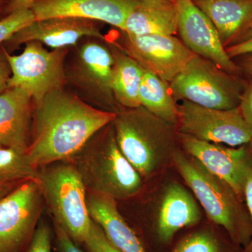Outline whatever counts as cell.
Wrapping results in <instances>:
<instances>
[{"label":"cell","mask_w":252,"mask_h":252,"mask_svg":"<svg viewBox=\"0 0 252 252\" xmlns=\"http://www.w3.org/2000/svg\"><path fill=\"white\" fill-rule=\"evenodd\" d=\"M201 218L195 198L177 182L167 186L162 195L157 220V235L162 243H168L182 228L193 226Z\"/></svg>","instance_id":"ac0fdd59"},{"label":"cell","mask_w":252,"mask_h":252,"mask_svg":"<svg viewBox=\"0 0 252 252\" xmlns=\"http://www.w3.org/2000/svg\"><path fill=\"white\" fill-rule=\"evenodd\" d=\"M179 11L177 33L191 52L215 63L225 72L243 76L227 54L216 28L192 0H175Z\"/></svg>","instance_id":"7c38bea8"},{"label":"cell","mask_w":252,"mask_h":252,"mask_svg":"<svg viewBox=\"0 0 252 252\" xmlns=\"http://www.w3.org/2000/svg\"><path fill=\"white\" fill-rule=\"evenodd\" d=\"M89 215L103 230L109 241L121 252H148L133 228L118 208L115 199L87 191Z\"/></svg>","instance_id":"e0dca14e"},{"label":"cell","mask_w":252,"mask_h":252,"mask_svg":"<svg viewBox=\"0 0 252 252\" xmlns=\"http://www.w3.org/2000/svg\"><path fill=\"white\" fill-rule=\"evenodd\" d=\"M250 147H251V148L252 149V142H250Z\"/></svg>","instance_id":"74e56055"},{"label":"cell","mask_w":252,"mask_h":252,"mask_svg":"<svg viewBox=\"0 0 252 252\" xmlns=\"http://www.w3.org/2000/svg\"><path fill=\"white\" fill-rule=\"evenodd\" d=\"M67 160L79 172L87 191L118 201L137 196L143 188V179L118 146L112 123Z\"/></svg>","instance_id":"3957f363"},{"label":"cell","mask_w":252,"mask_h":252,"mask_svg":"<svg viewBox=\"0 0 252 252\" xmlns=\"http://www.w3.org/2000/svg\"><path fill=\"white\" fill-rule=\"evenodd\" d=\"M123 32V31H122ZM124 33L119 47L145 70L170 83L195 56L175 35L133 36Z\"/></svg>","instance_id":"8fae6325"},{"label":"cell","mask_w":252,"mask_h":252,"mask_svg":"<svg viewBox=\"0 0 252 252\" xmlns=\"http://www.w3.org/2000/svg\"><path fill=\"white\" fill-rule=\"evenodd\" d=\"M34 1L35 0H9L6 6V16L16 11L29 9Z\"/></svg>","instance_id":"1f68e13d"},{"label":"cell","mask_w":252,"mask_h":252,"mask_svg":"<svg viewBox=\"0 0 252 252\" xmlns=\"http://www.w3.org/2000/svg\"><path fill=\"white\" fill-rule=\"evenodd\" d=\"M9 0H0V21L6 17V10Z\"/></svg>","instance_id":"d590c367"},{"label":"cell","mask_w":252,"mask_h":252,"mask_svg":"<svg viewBox=\"0 0 252 252\" xmlns=\"http://www.w3.org/2000/svg\"><path fill=\"white\" fill-rule=\"evenodd\" d=\"M116 117L117 113L91 105L64 87L51 91L34 103L28 160L37 170L69 160Z\"/></svg>","instance_id":"6da1fadb"},{"label":"cell","mask_w":252,"mask_h":252,"mask_svg":"<svg viewBox=\"0 0 252 252\" xmlns=\"http://www.w3.org/2000/svg\"><path fill=\"white\" fill-rule=\"evenodd\" d=\"M179 11L175 0H140L126 22L129 35H175Z\"/></svg>","instance_id":"ffe728a7"},{"label":"cell","mask_w":252,"mask_h":252,"mask_svg":"<svg viewBox=\"0 0 252 252\" xmlns=\"http://www.w3.org/2000/svg\"><path fill=\"white\" fill-rule=\"evenodd\" d=\"M44 205L38 179L24 181L0 199V252H21L28 246Z\"/></svg>","instance_id":"ba28073f"},{"label":"cell","mask_w":252,"mask_h":252,"mask_svg":"<svg viewBox=\"0 0 252 252\" xmlns=\"http://www.w3.org/2000/svg\"><path fill=\"white\" fill-rule=\"evenodd\" d=\"M35 20L31 9L22 10L8 15L0 21V47L16 32Z\"/></svg>","instance_id":"d4e9b609"},{"label":"cell","mask_w":252,"mask_h":252,"mask_svg":"<svg viewBox=\"0 0 252 252\" xmlns=\"http://www.w3.org/2000/svg\"><path fill=\"white\" fill-rule=\"evenodd\" d=\"M101 22L84 18L56 17L34 20L21 28L4 44L5 49L14 51L21 44L38 41L53 49L76 45L84 37L103 38Z\"/></svg>","instance_id":"5bb4252c"},{"label":"cell","mask_w":252,"mask_h":252,"mask_svg":"<svg viewBox=\"0 0 252 252\" xmlns=\"http://www.w3.org/2000/svg\"><path fill=\"white\" fill-rule=\"evenodd\" d=\"M34 102L17 88L0 94V148L27 153L31 145Z\"/></svg>","instance_id":"2e32d148"},{"label":"cell","mask_w":252,"mask_h":252,"mask_svg":"<svg viewBox=\"0 0 252 252\" xmlns=\"http://www.w3.org/2000/svg\"><path fill=\"white\" fill-rule=\"evenodd\" d=\"M54 228L41 218L31 242L21 252H53Z\"/></svg>","instance_id":"484cf974"},{"label":"cell","mask_w":252,"mask_h":252,"mask_svg":"<svg viewBox=\"0 0 252 252\" xmlns=\"http://www.w3.org/2000/svg\"><path fill=\"white\" fill-rule=\"evenodd\" d=\"M82 247L86 252H121L109 241L103 230L93 220Z\"/></svg>","instance_id":"4316f807"},{"label":"cell","mask_w":252,"mask_h":252,"mask_svg":"<svg viewBox=\"0 0 252 252\" xmlns=\"http://www.w3.org/2000/svg\"><path fill=\"white\" fill-rule=\"evenodd\" d=\"M23 52L6 56L11 69L9 88H17L36 103L51 91L64 87L67 82L64 61L67 48L49 51L38 41L25 44Z\"/></svg>","instance_id":"52a82bcc"},{"label":"cell","mask_w":252,"mask_h":252,"mask_svg":"<svg viewBox=\"0 0 252 252\" xmlns=\"http://www.w3.org/2000/svg\"><path fill=\"white\" fill-rule=\"evenodd\" d=\"M247 252H252V244L250 245V247H249V248L248 249V250H247Z\"/></svg>","instance_id":"8d00e7d4"},{"label":"cell","mask_w":252,"mask_h":252,"mask_svg":"<svg viewBox=\"0 0 252 252\" xmlns=\"http://www.w3.org/2000/svg\"><path fill=\"white\" fill-rule=\"evenodd\" d=\"M172 162L208 218L224 228L230 240L247 251L252 243V225L245 200L188 154L177 150Z\"/></svg>","instance_id":"277c9868"},{"label":"cell","mask_w":252,"mask_h":252,"mask_svg":"<svg viewBox=\"0 0 252 252\" xmlns=\"http://www.w3.org/2000/svg\"><path fill=\"white\" fill-rule=\"evenodd\" d=\"M171 252H247L231 242L225 243L211 230L200 229L181 239Z\"/></svg>","instance_id":"603a6c76"},{"label":"cell","mask_w":252,"mask_h":252,"mask_svg":"<svg viewBox=\"0 0 252 252\" xmlns=\"http://www.w3.org/2000/svg\"><path fill=\"white\" fill-rule=\"evenodd\" d=\"M216 28L224 48L252 24V0H192Z\"/></svg>","instance_id":"d6986e66"},{"label":"cell","mask_w":252,"mask_h":252,"mask_svg":"<svg viewBox=\"0 0 252 252\" xmlns=\"http://www.w3.org/2000/svg\"><path fill=\"white\" fill-rule=\"evenodd\" d=\"M233 61L241 69L243 76H252V54L239 56L233 59Z\"/></svg>","instance_id":"d6a6232c"},{"label":"cell","mask_w":252,"mask_h":252,"mask_svg":"<svg viewBox=\"0 0 252 252\" xmlns=\"http://www.w3.org/2000/svg\"><path fill=\"white\" fill-rule=\"evenodd\" d=\"M140 0H35L30 9L35 20L72 17L108 23L122 31Z\"/></svg>","instance_id":"9a60e30c"},{"label":"cell","mask_w":252,"mask_h":252,"mask_svg":"<svg viewBox=\"0 0 252 252\" xmlns=\"http://www.w3.org/2000/svg\"><path fill=\"white\" fill-rule=\"evenodd\" d=\"M11 69L4 45L0 47V94L9 89Z\"/></svg>","instance_id":"4dcf8cb0"},{"label":"cell","mask_w":252,"mask_h":252,"mask_svg":"<svg viewBox=\"0 0 252 252\" xmlns=\"http://www.w3.org/2000/svg\"><path fill=\"white\" fill-rule=\"evenodd\" d=\"M244 77L246 78V84L242 94L238 109L244 119L252 126V76Z\"/></svg>","instance_id":"f546056e"},{"label":"cell","mask_w":252,"mask_h":252,"mask_svg":"<svg viewBox=\"0 0 252 252\" xmlns=\"http://www.w3.org/2000/svg\"><path fill=\"white\" fill-rule=\"evenodd\" d=\"M179 140L189 156L226 182L245 200V184L252 173V149L250 144L231 147L181 133Z\"/></svg>","instance_id":"30bf717a"},{"label":"cell","mask_w":252,"mask_h":252,"mask_svg":"<svg viewBox=\"0 0 252 252\" xmlns=\"http://www.w3.org/2000/svg\"><path fill=\"white\" fill-rule=\"evenodd\" d=\"M177 130L198 140L238 147L252 140V126L244 119L238 107L217 109L189 101L178 104Z\"/></svg>","instance_id":"9c48e42d"},{"label":"cell","mask_w":252,"mask_h":252,"mask_svg":"<svg viewBox=\"0 0 252 252\" xmlns=\"http://www.w3.org/2000/svg\"><path fill=\"white\" fill-rule=\"evenodd\" d=\"M169 84L177 102L187 100L225 110L238 107L246 78L225 72L209 60L195 55Z\"/></svg>","instance_id":"8992f818"},{"label":"cell","mask_w":252,"mask_h":252,"mask_svg":"<svg viewBox=\"0 0 252 252\" xmlns=\"http://www.w3.org/2000/svg\"><path fill=\"white\" fill-rule=\"evenodd\" d=\"M121 152L143 178L157 175L173 160L179 141L176 126L143 107L122 108L112 122Z\"/></svg>","instance_id":"7a4b0ae2"},{"label":"cell","mask_w":252,"mask_h":252,"mask_svg":"<svg viewBox=\"0 0 252 252\" xmlns=\"http://www.w3.org/2000/svg\"><path fill=\"white\" fill-rule=\"evenodd\" d=\"M37 179L53 221L82 246L92 219L86 202L87 190L79 172L70 162L61 160L39 168Z\"/></svg>","instance_id":"5b68a950"},{"label":"cell","mask_w":252,"mask_h":252,"mask_svg":"<svg viewBox=\"0 0 252 252\" xmlns=\"http://www.w3.org/2000/svg\"><path fill=\"white\" fill-rule=\"evenodd\" d=\"M38 170L26 153L11 148H0V182H23L37 179Z\"/></svg>","instance_id":"cb8c5ba5"},{"label":"cell","mask_w":252,"mask_h":252,"mask_svg":"<svg viewBox=\"0 0 252 252\" xmlns=\"http://www.w3.org/2000/svg\"><path fill=\"white\" fill-rule=\"evenodd\" d=\"M244 199H245L246 206L248 207L252 225V173L249 177L248 181L245 184V190H244ZM251 244H252V238Z\"/></svg>","instance_id":"836d02e7"},{"label":"cell","mask_w":252,"mask_h":252,"mask_svg":"<svg viewBox=\"0 0 252 252\" xmlns=\"http://www.w3.org/2000/svg\"><path fill=\"white\" fill-rule=\"evenodd\" d=\"M114 64L112 51L90 41L79 49L73 78L76 85L101 109L117 113L122 107L118 105L112 92Z\"/></svg>","instance_id":"4fadbf2b"},{"label":"cell","mask_w":252,"mask_h":252,"mask_svg":"<svg viewBox=\"0 0 252 252\" xmlns=\"http://www.w3.org/2000/svg\"><path fill=\"white\" fill-rule=\"evenodd\" d=\"M225 49L228 56L233 60L239 56L252 54V24L238 40Z\"/></svg>","instance_id":"f1b7e54d"},{"label":"cell","mask_w":252,"mask_h":252,"mask_svg":"<svg viewBox=\"0 0 252 252\" xmlns=\"http://www.w3.org/2000/svg\"><path fill=\"white\" fill-rule=\"evenodd\" d=\"M54 232V245L56 252H86L73 241L58 223L53 221Z\"/></svg>","instance_id":"83f0119b"},{"label":"cell","mask_w":252,"mask_h":252,"mask_svg":"<svg viewBox=\"0 0 252 252\" xmlns=\"http://www.w3.org/2000/svg\"><path fill=\"white\" fill-rule=\"evenodd\" d=\"M114 57L112 89L114 99L120 107H140L139 91L144 69L123 51H112Z\"/></svg>","instance_id":"44dd1931"},{"label":"cell","mask_w":252,"mask_h":252,"mask_svg":"<svg viewBox=\"0 0 252 252\" xmlns=\"http://www.w3.org/2000/svg\"><path fill=\"white\" fill-rule=\"evenodd\" d=\"M23 182H0V199L4 198Z\"/></svg>","instance_id":"e575fe53"},{"label":"cell","mask_w":252,"mask_h":252,"mask_svg":"<svg viewBox=\"0 0 252 252\" xmlns=\"http://www.w3.org/2000/svg\"><path fill=\"white\" fill-rule=\"evenodd\" d=\"M139 98L144 108L162 120L177 126L178 104L172 95L168 82L144 69Z\"/></svg>","instance_id":"7402d4cb"}]
</instances>
